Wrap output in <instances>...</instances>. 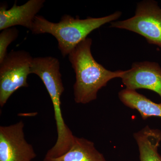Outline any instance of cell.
Listing matches in <instances>:
<instances>
[{
	"mask_svg": "<svg viewBox=\"0 0 161 161\" xmlns=\"http://www.w3.org/2000/svg\"><path fill=\"white\" fill-rule=\"evenodd\" d=\"M19 34V30L15 26L2 31L0 33V63L3 62L8 54L7 47L18 38Z\"/></svg>",
	"mask_w": 161,
	"mask_h": 161,
	"instance_id": "obj_11",
	"label": "cell"
},
{
	"mask_svg": "<svg viewBox=\"0 0 161 161\" xmlns=\"http://www.w3.org/2000/svg\"><path fill=\"white\" fill-rule=\"evenodd\" d=\"M43 161H107L92 141L75 136L69 150L59 157L44 158Z\"/></svg>",
	"mask_w": 161,
	"mask_h": 161,
	"instance_id": "obj_8",
	"label": "cell"
},
{
	"mask_svg": "<svg viewBox=\"0 0 161 161\" xmlns=\"http://www.w3.org/2000/svg\"><path fill=\"white\" fill-rule=\"evenodd\" d=\"M139 151L140 161H161L158 148L161 142V131L147 126L133 134Z\"/></svg>",
	"mask_w": 161,
	"mask_h": 161,
	"instance_id": "obj_9",
	"label": "cell"
},
{
	"mask_svg": "<svg viewBox=\"0 0 161 161\" xmlns=\"http://www.w3.org/2000/svg\"><path fill=\"white\" fill-rule=\"evenodd\" d=\"M119 98L126 106L138 111L143 119L161 117V103H157L136 91L125 89L119 93Z\"/></svg>",
	"mask_w": 161,
	"mask_h": 161,
	"instance_id": "obj_10",
	"label": "cell"
},
{
	"mask_svg": "<svg viewBox=\"0 0 161 161\" xmlns=\"http://www.w3.org/2000/svg\"><path fill=\"white\" fill-rule=\"evenodd\" d=\"M121 14V12L117 11L103 17H88L84 19L78 16L75 19L65 14L58 23L50 22L42 16L37 15L30 31L35 35L48 33L53 35L58 40L61 54L65 57L87 38L92 31L106 23L117 19Z\"/></svg>",
	"mask_w": 161,
	"mask_h": 161,
	"instance_id": "obj_2",
	"label": "cell"
},
{
	"mask_svg": "<svg viewBox=\"0 0 161 161\" xmlns=\"http://www.w3.org/2000/svg\"><path fill=\"white\" fill-rule=\"evenodd\" d=\"M120 78L128 89L151 90L161 98V68L158 63L144 61L132 64Z\"/></svg>",
	"mask_w": 161,
	"mask_h": 161,
	"instance_id": "obj_6",
	"label": "cell"
},
{
	"mask_svg": "<svg viewBox=\"0 0 161 161\" xmlns=\"http://www.w3.org/2000/svg\"><path fill=\"white\" fill-rule=\"evenodd\" d=\"M92 39L86 38L69 55L76 75L74 94L77 103H90L97 98L98 91L110 80L120 78L125 70L112 71L106 69L93 58L91 52Z\"/></svg>",
	"mask_w": 161,
	"mask_h": 161,
	"instance_id": "obj_1",
	"label": "cell"
},
{
	"mask_svg": "<svg viewBox=\"0 0 161 161\" xmlns=\"http://www.w3.org/2000/svg\"><path fill=\"white\" fill-rule=\"evenodd\" d=\"M24 125L21 120L0 126V161H32L36 158L33 147L25 139Z\"/></svg>",
	"mask_w": 161,
	"mask_h": 161,
	"instance_id": "obj_5",
	"label": "cell"
},
{
	"mask_svg": "<svg viewBox=\"0 0 161 161\" xmlns=\"http://www.w3.org/2000/svg\"><path fill=\"white\" fill-rule=\"evenodd\" d=\"M33 58L23 50L7 54L0 63V106L3 108L12 95L21 87L28 86L27 78L31 74Z\"/></svg>",
	"mask_w": 161,
	"mask_h": 161,
	"instance_id": "obj_3",
	"label": "cell"
},
{
	"mask_svg": "<svg viewBox=\"0 0 161 161\" xmlns=\"http://www.w3.org/2000/svg\"><path fill=\"white\" fill-rule=\"evenodd\" d=\"M45 0H29L21 6L15 2L10 9L7 5L0 7V30L22 26L31 29L35 18L44 6Z\"/></svg>",
	"mask_w": 161,
	"mask_h": 161,
	"instance_id": "obj_7",
	"label": "cell"
},
{
	"mask_svg": "<svg viewBox=\"0 0 161 161\" xmlns=\"http://www.w3.org/2000/svg\"><path fill=\"white\" fill-rule=\"evenodd\" d=\"M111 23V27L134 32L161 48V9L155 1L138 3L134 16Z\"/></svg>",
	"mask_w": 161,
	"mask_h": 161,
	"instance_id": "obj_4",
	"label": "cell"
}]
</instances>
